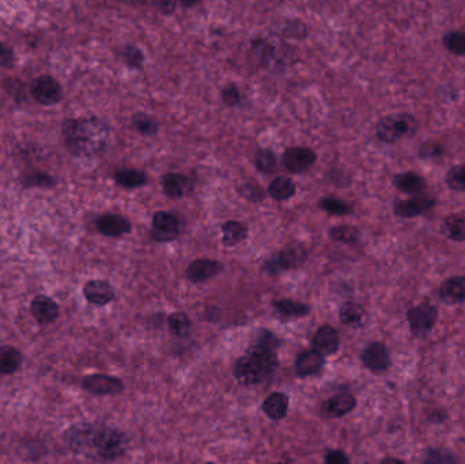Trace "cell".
Masks as SVG:
<instances>
[{
  "mask_svg": "<svg viewBox=\"0 0 465 464\" xmlns=\"http://www.w3.org/2000/svg\"><path fill=\"white\" fill-rule=\"evenodd\" d=\"M63 438L75 455L97 462L116 461L128 448V438L121 430L102 423L79 422L64 431Z\"/></svg>",
  "mask_w": 465,
  "mask_h": 464,
  "instance_id": "cell-1",
  "label": "cell"
},
{
  "mask_svg": "<svg viewBox=\"0 0 465 464\" xmlns=\"http://www.w3.org/2000/svg\"><path fill=\"white\" fill-rule=\"evenodd\" d=\"M67 147L77 156L93 157L102 153L108 145V127L98 119L67 120L63 124Z\"/></svg>",
  "mask_w": 465,
  "mask_h": 464,
  "instance_id": "cell-2",
  "label": "cell"
},
{
  "mask_svg": "<svg viewBox=\"0 0 465 464\" xmlns=\"http://www.w3.org/2000/svg\"><path fill=\"white\" fill-rule=\"evenodd\" d=\"M277 365L276 349L256 342L249 347L248 353L235 362L234 378L242 385L260 384L271 378Z\"/></svg>",
  "mask_w": 465,
  "mask_h": 464,
  "instance_id": "cell-3",
  "label": "cell"
},
{
  "mask_svg": "<svg viewBox=\"0 0 465 464\" xmlns=\"http://www.w3.org/2000/svg\"><path fill=\"white\" fill-rule=\"evenodd\" d=\"M417 131V122L407 113H394L381 119L376 127L377 138L385 143H394Z\"/></svg>",
  "mask_w": 465,
  "mask_h": 464,
  "instance_id": "cell-4",
  "label": "cell"
},
{
  "mask_svg": "<svg viewBox=\"0 0 465 464\" xmlns=\"http://www.w3.org/2000/svg\"><path fill=\"white\" fill-rule=\"evenodd\" d=\"M407 320L410 324V330L414 335H426L432 330L438 320V309L432 304L425 301L408 309Z\"/></svg>",
  "mask_w": 465,
  "mask_h": 464,
  "instance_id": "cell-5",
  "label": "cell"
},
{
  "mask_svg": "<svg viewBox=\"0 0 465 464\" xmlns=\"http://www.w3.org/2000/svg\"><path fill=\"white\" fill-rule=\"evenodd\" d=\"M180 223L177 216L167 211H158L153 216V240L158 243H169L179 237Z\"/></svg>",
  "mask_w": 465,
  "mask_h": 464,
  "instance_id": "cell-6",
  "label": "cell"
},
{
  "mask_svg": "<svg viewBox=\"0 0 465 464\" xmlns=\"http://www.w3.org/2000/svg\"><path fill=\"white\" fill-rule=\"evenodd\" d=\"M30 93L33 98L42 105L57 104L63 97L62 86L49 75H41L36 78L30 84Z\"/></svg>",
  "mask_w": 465,
  "mask_h": 464,
  "instance_id": "cell-7",
  "label": "cell"
},
{
  "mask_svg": "<svg viewBox=\"0 0 465 464\" xmlns=\"http://www.w3.org/2000/svg\"><path fill=\"white\" fill-rule=\"evenodd\" d=\"M361 361L373 373L387 372L392 362L387 346L380 342L367 344L361 354Z\"/></svg>",
  "mask_w": 465,
  "mask_h": 464,
  "instance_id": "cell-8",
  "label": "cell"
},
{
  "mask_svg": "<svg viewBox=\"0 0 465 464\" xmlns=\"http://www.w3.org/2000/svg\"><path fill=\"white\" fill-rule=\"evenodd\" d=\"M435 205H437L435 198L426 195V194H418L411 199L396 202L394 206H393V211L397 216L414 218V216H419V215L426 214Z\"/></svg>",
  "mask_w": 465,
  "mask_h": 464,
  "instance_id": "cell-9",
  "label": "cell"
},
{
  "mask_svg": "<svg viewBox=\"0 0 465 464\" xmlns=\"http://www.w3.org/2000/svg\"><path fill=\"white\" fill-rule=\"evenodd\" d=\"M82 387L94 395H117L124 389V384L118 378L101 373L86 376L82 380Z\"/></svg>",
  "mask_w": 465,
  "mask_h": 464,
  "instance_id": "cell-10",
  "label": "cell"
},
{
  "mask_svg": "<svg viewBox=\"0 0 465 464\" xmlns=\"http://www.w3.org/2000/svg\"><path fill=\"white\" fill-rule=\"evenodd\" d=\"M316 163V153L308 147L287 149L282 157V164L291 173H302Z\"/></svg>",
  "mask_w": 465,
  "mask_h": 464,
  "instance_id": "cell-11",
  "label": "cell"
},
{
  "mask_svg": "<svg viewBox=\"0 0 465 464\" xmlns=\"http://www.w3.org/2000/svg\"><path fill=\"white\" fill-rule=\"evenodd\" d=\"M224 270V266L217 260L210 259H197L191 263L187 268V278L194 282H206L214 277H217Z\"/></svg>",
  "mask_w": 465,
  "mask_h": 464,
  "instance_id": "cell-12",
  "label": "cell"
},
{
  "mask_svg": "<svg viewBox=\"0 0 465 464\" xmlns=\"http://www.w3.org/2000/svg\"><path fill=\"white\" fill-rule=\"evenodd\" d=\"M324 364H325L324 355L313 349V350L304 351V353L297 355L294 368H295V373L298 376L309 378V376L318 375L322 371Z\"/></svg>",
  "mask_w": 465,
  "mask_h": 464,
  "instance_id": "cell-13",
  "label": "cell"
},
{
  "mask_svg": "<svg viewBox=\"0 0 465 464\" xmlns=\"http://www.w3.org/2000/svg\"><path fill=\"white\" fill-rule=\"evenodd\" d=\"M355 406V398L349 392H342L322 403V413L329 418H342L351 413Z\"/></svg>",
  "mask_w": 465,
  "mask_h": 464,
  "instance_id": "cell-14",
  "label": "cell"
},
{
  "mask_svg": "<svg viewBox=\"0 0 465 464\" xmlns=\"http://www.w3.org/2000/svg\"><path fill=\"white\" fill-rule=\"evenodd\" d=\"M30 312L41 324H51L59 317V305L48 295H36L32 301Z\"/></svg>",
  "mask_w": 465,
  "mask_h": 464,
  "instance_id": "cell-15",
  "label": "cell"
},
{
  "mask_svg": "<svg viewBox=\"0 0 465 464\" xmlns=\"http://www.w3.org/2000/svg\"><path fill=\"white\" fill-rule=\"evenodd\" d=\"M339 334L332 326H322L313 337V349L324 357L332 355L339 350Z\"/></svg>",
  "mask_w": 465,
  "mask_h": 464,
  "instance_id": "cell-16",
  "label": "cell"
},
{
  "mask_svg": "<svg viewBox=\"0 0 465 464\" xmlns=\"http://www.w3.org/2000/svg\"><path fill=\"white\" fill-rule=\"evenodd\" d=\"M97 229L108 237H120L131 232V222L118 214H105L98 218Z\"/></svg>",
  "mask_w": 465,
  "mask_h": 464,
  "instance_id": "cell-17",
  "label": "cell"
},
{
  "mask_svg": "<svg viewBox=\"0 0 465 464\" xmlns=\"http://www.w3.org/2000/svg\"><path fill=\"white\" fill-rule=\"evenodd\" d=\"M83 295L93 305H107L115 298V290L107 281H90L83 288Z\"/></svg>",
  "mask_w": 465,
  "mask_h": 464,
  "instance_id": "cell-18",
  "label": "cell"
},
{
  "mask_svg": "<svg viewBox=\"0 0 465 464\" xmlns=\"http://www.w3.org/2000/svg\"><path fill=\"white\" fill-rule=\"evenodd\" d=\"M307 248L302 244H289L286 245L276 259L280 270H295L301 267L307 260Z\"/></svg>",
  "mask_w": 465,
  "mask_h": 464,
  "instance_id": "cell-19",
  "label": "cell"
},
{
  "mask_svg": "<svg viewBox=\"0 0 465 464\" xmlns=\"http://www.w3.org/2000/svg\"><path fill=\"white\" fill-rule=\"evenodd\" d=\"M394 187L408 195H418L426 189V178L415 171L399 173L393 178Z\"/></svg>",
  "mask_w": 465,
  "mask_h": 464,
  "instance_id": "cell-20",
  "label": "cell"
},
{
  "mask_svg": "<svg viewBox=\"0 0 465 464\" xmlns=\"http://www.w3.org/2000/svg\"><path fill=\"white\" fill-rule=\"evenodd\" d=\"M438 297L449 304L464 302L465 277H452L444 281L438 289Z\"/></svg>",
  "mask_w": 465,
  "mask_h": 464,
  "instance_id": "cell-21",
  "label": "cell"
},
{
  "mask_svg": "<svg viewBox=\"0 0 465 464\" xmlns=\"http://www.w3.org/2000/svg\"><path fill=\"white\" fill-rule=\"evenodd\" d=\"M289 396L282 392H273L263 403V411L273 421H280L287 416Z\"/></svg>",
  "mask_w": 465,
  "mask_h": 464,
  "instance_id": "cell-22",
  "label": "cell"
},
{
  "mask_svg": "<svg viewBox=\"0 0 465 464\" xmlns=\"http://www.w3.org/2000/svg\"><path fill=\"white\" fill-rule=\"evenodd\" d=\"M190 178L177 173H167L162 178V187L167 196L181 198L190 191Z\"/></svg>",
  "mask_w": 465,
  "mask_h": 464,
  "instance_id": "cell-23",
  "label": "cell"
},
{
  "mask_svg": "<svg viewBox=\"0 0 465 464\" xmlns=\"http://www.w3.org/2000/svg\"><path fill=\"white\" fill-rule=\"evenodd\" d=\"M441 232L446 239L452 241H465V215L452 214L446 216L441 226Z\"/></svg>",
  "mask_w": 465,
  "mask_h": 464,
  "instance_id": "cell-24",
  "label": "cell"
},
{
  "mask_svg": "<svg viewBox=\"0 0 465 464\" xmlns=\"http://www.w3.org/2000/svg\"><path fill=\"white\" fill-rule=\"evenodd\" d=\"M22 364V354L12 346L0 347V373L12 375Z\"/></svg>",
  "mask_w": 465,
  "mask_h": 464,
  "instance_id": "cell-25",
  "label": "cell"
},
{
  "mask_svg": "<svg viewBox=\"0 0 465 464\" xmlns=\"http://www.w3.org/2000/svg\"><path fill=\"white\" fill-rule=\"evenodd\" d=\"M248 236V228L238 221H229L222 225V243L226 247H234L242 243Z\"/></svg>",
  "mask_w": 465,
  "mask_h": 464,
  "instance_id": "cell-26",
  "label": "cell"
},
{
  "mask_svg": "<svg viewBox=\"0 0 465 464\" xmlns=\"http://www.w3.org/2000/svg\"><path fill=\"white\" fill-rule=\"evenodd\" d=\"M273 308L276 313L284 319H295L304 317L309 315L310 309L308 305L302 302H295L293 299H280L273 302Z\"/></svg>",
  "mask_w": 465,
  "mask_h": 464,
  "instance_id": "cell-27",
  "label": "cell"
},
{
  "mask_svg": "<svg viewBox=\"0 0 465 464\" xmlns=\"http://www.w3.org/2000/svg\"><path fill=\"white\" fill-rule=\"evenodd\" d=\"M268 192L277 202L289 201L295 195V184L289 177H276L270 184Z\"/></svg>",
  "mask_w": 465,
  "mask_h": 464,
  "instance_id": "cell-28",
  "label": "cell"
},
{
  "mask_svg": "<svg viewBox=\"0 0 465 464\" xmlns=\"http://www.w3.org/2000/svg\"><path fill=\"white\" fill-rule=\"evenodd\" d=\"M339 317H340V320L345 326L359 327L363 322V317H365V309L361 304L349 301V302L342 305L340 312H339Z\"/></svg>",
  "mask_w": 465,
  "mask_h": 464,
  "instance_id": "cell-29",
  "label": "cell"
},
{
  "mask_svg": "<svg viewBox=\"0 0 465 464\" xmlns=\"http://www.w3.org/2000/svg\"><path fill=\"white\" fill-rule=\"evenodd\" d=\"M115 180L124 188H138L147 183V176L138 169H121L115 173Z\"/></svg>",
  "mask_w": 465,
  "mask_h": 464,
  "instance_id": "cell-30",
  "label": "cell"
},
{
  "mask_svg": "<svg viewBox=\"0 0 465 464\" xmlns=\"http://www.w3.org/2000/svg\"><path fill=\"white\" fill-rule=\"evenodd\" d=\"M167 326H169L170 333L179 337H188L192 328V323L190 317L183 312L172 313L167 317Z\"/></svg>",
  "mask_w": 465,
  "mask_h": 464,
  "instance_id": "cell-31",
  "label": "cell"
},
{
  "mask_svg": "<svg viewBox=\"0 0 465 464\" xmlns=\"http://www.w3.org/2000/svg\"><path fill=\"white\" fill-rule=\"evenodd\" d=\"M329 236L345 244H355L359 240V232L356 228L349 226V225H343V226H336L329 230Z\"/></svg>",
  "mask_w": 465,
  "mask_h": 464,
  "instance_id": "cell-32",
  "label": "cell"
},
{
  "mask_svg": "<svg viewBox=\"0 0 465 464\" xmlns=\"http://www.w3.org/2000/svg\"><path fill=\"white\" fill-rule=\"evenodd\" d=\"M256 167L263 173H272L277 168V158L271 150H259L255 156Z\"/></svg>",
  "mask_w": 465,
  "mask_h": 464,
  "instance_id": "cell-33",
  "label": "cell"
},
{
  "mask_svg": "<svg viewBox=\"0 0 465 464\" xmlns=\"http://www.w3.org/2000/svg\"><path fill=\"white\" fill-rule=\"evenodd\" d=\"M445 48L457 56L465 55V33L464 32H450L444 37Z\"/></svg>",
  "mask_w": 465,
  "mask_h": 464,
  "instance_id": "cell-34",
  "label": "cell"
},
{
  "mask_svg": "<svg viewBox=\"0 0 465 464\" xmlns=\"http://www.w3.org/2000/svg\"><path fill=\"white\" fill-rule=\"evenodd\" d=\"M448 187L457 192H465V165L453 167L445 177Z\"/></svg>",
  "mask_w": 465,
  "mask_h": 464,
  "instance_id": "cell-35",
  "label": "cell"
},
{
  "mask_svg": "<svg viewBox=\"0 0 465 464\" xmlns=\"http://www.w3.org/2000/svg\"><path fill=\"white\" fill-rule=\"evenodd\" d=\"M320 207L332 215H349L351 214V206H349L345 201L338 198H325L320 202Z\"/></svg>",
  "mask_w": 465,
  "mask_h": 464,
  "instance_id": "cell-36",
  "label": "cell"
},
{
  "mask_svg": "<svg viewBox=\"0 0 465 464\" xmlns=\"http://www.w3.org/2000/svg\"><path fill=\"white\" fill-rule=\"evenodd\" d=\"M134 126L143 135H154L158 131V124L154 119L143 113H139L134 118Z\"/></svg>",
  "mask_w": 465,
  "mask_h": 464,
  "instance_id": "cell-37",
  "label": "cell"
},
{
  "mask_svg": "<svg viewBox=\"0 0 465 464\" xmlns=\"http://www.w3.org/2000/svg\"><path fill=\"white\" fill-rule=\"evenodd\" d=\"M122 57L127 62V64L131 66L132 68H140L143 62H145L143 52L139 48L132 46V45L125 46V49L122 52Z\"/></svg>",
  "mask_w": 465,
  "mask_h": 464,
  "instance_id": "cell-38",
  "label": "cell"
},
{
  "mask_svg": "<svg viewBox=\"0 0 465 464\" xmlns=\"http://www.w3.org/2000/svg\"><path fill=\"white\" fill-rule=\"evenodd\" d=\"M53 183V178L45 173L30 174L24 180L25 187H52Z\"/></svg>",
  "mask_w": 465,
  "mask_h": 464,
  "instance_id": "cell-39",
  "label": "cell"
},
{
  "mask_svg": "<svg viewBox=\"0 0 465 464\" xmlns=\"http://www.w3.org/2000/svg\"><path fill=\"white\" fill-rule=\"evenodd\" d=\"M456 459L450 454H445L438 449H431L426 454V463H448V462H455Z\"/></svg>",
  "mask_w": 465,
  "mask_h": 464,
  "instance_id": "cell-40",
  "label": "cell"
},
{
  "mask_svg": "<svg viewBox=\"0 0 465 464\" xmlns=\"http://www.w3.org/2000/svg\"><path fill=\"white\" fill-rule=\"evenodd\" d=\"M222 97H224V101L230 106H234L241 102V91L234 84H230L224 89Z\"/></svg>",
  "mask_w": 465,
  "mask_h": 464,
  "instance_id": "cell-41",
  "label": "cell"
},
{
  "mask_svg": "<svg viewBox=\"0 0 465 464\" xmlns=\"http://www.w3.org/2000/svg\"><path fill=\"white\" fill-rule=\"evenodd\" d=\"M14 59H15V55H14L12 48L4 42H0V67H4V68L11 67L14 63Z\"/></svg>",
  "mask_w": 465,
  "mask_h": 464,
  "instance_id": "cell-42",
  "label": "cell"
},
{
  "mask_svg": "<svg viewBox=\"0 0 465 464\" xmlns=\"http://www.w3.org/2000/svg\"><path fill=\"white\" fill-rule=\"evenodd\" d=\"M242 195L250 201H262L263 199V191L253 184H245L242 187Z\"/></svg>",
  "mask_w": 465,
  "mask_h": 464,
  "instance_id": "cell-43",
  "label": "cell"
},
{
  "mask_svg": "<svg viewBox=\"0 0 465 464\" xmlns=\"http://www.w3.org/2000/svg\"><path fill=\"white\" fill-rule=\"evenodd\" d=\"M325 462L329 464H347L349 458L343 451H329L325 455Z\"/></svg>",
  "mask_w": 465,
  "mask_h": 464,
  "instance_id": "cell-44",
  "label": "cell"
},
{
  "mask_svg": "<svg viewBox=\"0 0 465 464\" xmlns=\"http://www.w3.org/2000/svg\"><path fill=\"white\" fill-rule=\"evenodd\" d=\"M442 154H444V150L437 145H428L421 149L422 158H437V157H441Z\"/></svg>",
  "mask_w": 465,
  "mask_h": 464,
  "instance_id": "cell-45",
  "label": "cell"
},
{
  "mask_svg": "<svg viewBox=\"0 0 465 464\" xmlns=\"http://www.w3.org/2000/svg\"><path fill=\"white\" fill-rule=\"evenodd\" d=\"M150 3L154 6L156 10L169 14L173 12L174 7H176V1L174 0H150Z\"/></svg>",
  "mask_w": 465,
  "mask_h": 464,
  "instance_id": "cell-46",
  "label": "cell"
},
{
  "mask_svg": "<svg viewBox=\"0 0 465 464\" xmlns=\"http://www.w3.org/2000/svg\"><path fill=\"white\" fill-rule=\"evenodd\" d=\"M181 4L187 6V7H191V6H194L197 3V0H180Z\"/></svg>",
  "mask_w": 465,
  "mask_h": 464,
  "instance_id": "cell-47",
  "label": "cell"
},
{
  "mask_svg": "<svg viewBox=\"0 0 465 464\" xmlns=\"http://www.w3.org/2000/svg\"><path fill=\"white\" fill-rule=\"evenodd\" d=\"M464 33H465V28H464Z\"/></svg>",
  "mask_w": 465,
  "mask_h": 464,
  "instance_id": "cell-48",
  "label": "cell"
}]
</instances>
